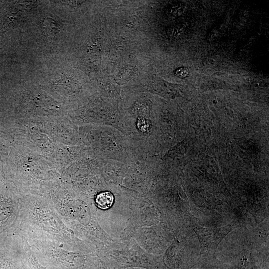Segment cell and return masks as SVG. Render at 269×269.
Wrapping results in <instances>:
<instances>
[{
  "instance_id": "obj_6",
  "label": "cell",
  "mask_w": 269,
  "mask_h": 269,
  "mask_svg": "<svg viewBox=\"0 0 269 269\" xmlns=\"http://www.w3.org/2000/svg\"><path fill=\"white\" fill-rule=\"evenodd\" d=\"M5 234H6L10 235H12V236H13L16 237V238L17 239H18L20 241V238H19L20 237H19V236L17 234H15V233L13 234V233H5Z\"/></svg>"
},
{
  "instance_id": "obj_1",
  "label": "cell",
  "mask_w": 269,
  "mask_h": 269,
  "mask_svg": "<svg viewBox=\"0 0 269 269\" xmlns=\"http://www.w3.org/2000/svg\"><path fill=\"white\" fill-rule=\"evenodd\" d=\"M233 222L222 227L209 228L199 225L193 227L202 251L214 252L223 239L233 229Z\"/></svg>"
},
{
  "instance_id": "obj_2",
  "label": "cell",
  "mask_w": 269,
  "mask_h": 269,
  "mask_svg": "<svg viewBox=\"0 0 269 269\" xmlns=\"http://www.w3.org/2000/svg\"><path fill=\"white\" fill-rule=\"evenodd\" d=\"M21 204L10 197L0 195V236L10 233L18 225Z\"/></svg>"
},
{
  "instance_id": "obj_4",
  "label": "cell",
  "mask_w": 269,
  "mask_h": 269,
  "mask_svg": "<svg viewBox=\"0 0 269 269\" xmlns=\"http://www.w3.org/2000/svg\"><path fill=\"white\" fill-rule=\"evenodd\" d=\"M29 245L27 244L25 246V253L27 258V261L30 264L31 269H46L41 266L36 260V257L33 256L32 251H29Z\"/></svg>"
},
{
  "instance_id": "obj_3",
  "label": "cell",
  "mask_w": 269,
  "mask_h": 269,
  "mask_svg": "<svg viewBox=\"0 0 269 269\" xmlns=\"http://www.w3.org/2000/svg\"><path fill=\"white\" fill-rule=\"evenodd\" d=\"M114 199L113 195L111 192L108 191L101 192L96 197V204L101 209H108L113 205Z\"/></svg>"
},
{
  "instance_id": "obj_5",
  "label": "cell",
  "mask_w": 269,
  "mask_h": 269,
  "mask_svg": "<svg viewBox=\"0 0 269 269\" xmlns=\"http://www.w3.org/2000/svg\"><path fill=\"white\" fill-rule=\"evenodd\" d=\"M189 71L187 68L185 67H181L177 68L175 71V74L178 77L183 78L187 77Z\"/></svg>"
}]
</instances>
